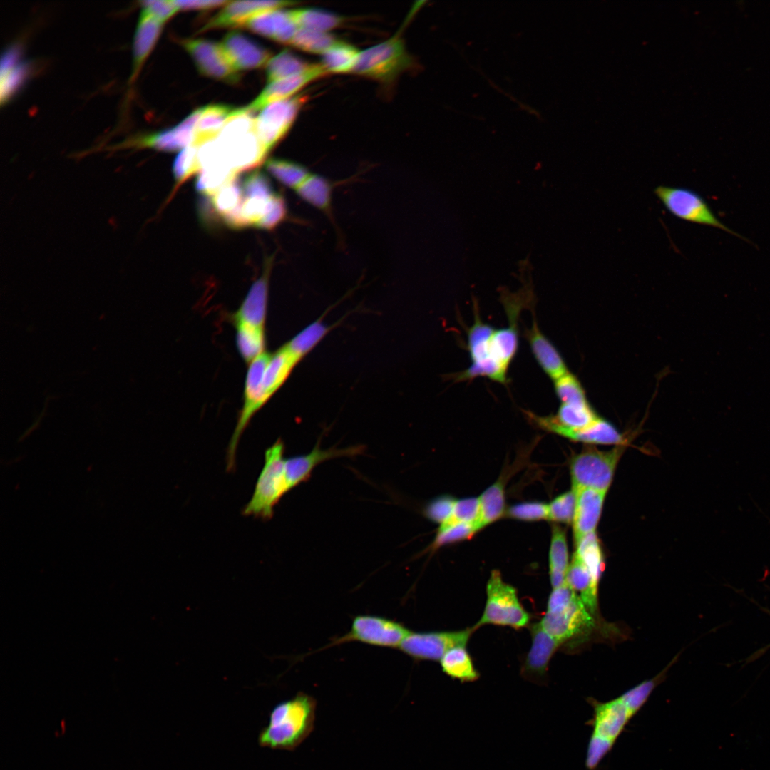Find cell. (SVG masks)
I'll use <instances>...</instances> for the list:
<instances>
[{
  "label": "cell",
  "instance_id": "cell-41",
  "mask_svg": "<svg viewBox=\"0 0 770 770\" xmlns=\"http://www.w3.org/2000/svg\"><path fill=\"white\" fill-rule=\"evenodd\" d=\"M329 327L317 321L308 325L284 346L299 361L307 355L328 332Z\"/></svg>",
  "mask_w": 770,
  "mask_h": 770
},
{
  "label": "cell",
  "instance_id": "cell-18",
  "mask_svg": "<svg viewBox=\"0 0 770 770\" xmlns=\"http://www.w3.org/2000/svg\"><path fill=\"white\" fill-rule=\"evenodd\" d=\"M271 262L268 260L263 274L252 284L238 309L230 315L235 327L265 329Z\"/></svg>",
  "mask_w": 770,
  "mask_h": 770
},
{
  "label": "cell",
  "instance_id": "cell-19",
  "mask_svg": "<svg viewBox=\"0 0 770 770\" xmlns=\"http://www.w3.org/2000/svg\"><path fill=\"white\" fill-rule=\"evenodd\" d=\"M296 4L295 1H229L220 12L201 28L200 31L213 29L242 27L247 20L258 14Z\"/></svg>",
  "mask_w": 770,
  "mask_h": 770
},
{
  "label": "cell",
  "instance_id": "cell-39",
  "mask_svg": "<svg viewBox=\"0 0 770 770\" xmlns=\"http://www.w3.org/2000/svg\"><path fill=\"white\" fill-rule=\"evenodd\" d=\"M310 66L289 50H284L269 61L266 72L267 80L272 83L285 79L304 72Z\"/></svg>",
  "mask_w": 770,
  "mask_h": 770
},
{
  "label": "cell",
  "instance_id": "cell-51",
  "mask_svg": "<svg viewBox=\"0 0 770 770\" xmlns=\"http://www.w3.org/2000/svg\"><path fill=\"white\" fill-rule=\"evenodd\" d=\"M576 496L571 490L555 498L548 505V520L569 523L573 521Z\"/></svg>",
  "mask_w": 770,
  "mask_h": 770
},
{
  "label": "cell",
  "instance_id": "cell-54",
  "mask_svg": "<svg viewBox=\"0 0 770 770\" xmlns=\"http://www.w3.org/2000/svg\"><path fill=\"white\" fill-rule=\"evenodd\" d=\"M456 500L450 496H440L426 505L424 515L430 520L440 525L451 516Z\"/></svg>",
  "mask_w": 770,
  "mask_h": 770
},
{
  "label": "cell",
  "instance_id": "cell-9",
  "mask_svg": "<svg viewBox=\"0 0 770 770\" xmlns=\"http://www.w3.org/2000/svg\"><path fill=\"white\" fill-rule=\"evenodd\" d=\"M271 355V353L266 351L248 364L243 404L227 448V468L228 471L233 470L235 467L236 451L241 436L253 416L264 406L262 382Z\"/></svg>",
  "mask_w": 770,
  "mask_h": 770
},
{
  "label": "cell",
  "instance_id": "cell-6",
  "mask_svg": "<svg viewBox=\"0 0 770 770\" xmlns=\"http://www.w3.org/2000/svg\"><path fill=\"white\" fill-rule=\"evenodd\" d=\"M623 450L622 446L608 451L587 448L574 456L570 463L572 490L590 488L607 492Z\"/></svg>",
  "mask_w": 770,
  "mask_h": 770
},
{
  "label": "cell",
  "instance_id": "cell-31",
  "mask_svg": "<svg viewBox=\"0 0 770 770\" xmlns=\"http://www.w3.org/2000/svg\"><path fill=\"white\" fill-rule=\"evenodd\" d=\"M568 552L565 531L555 525L549 551V575L553 588L565 582L568 568Z\"/></svg>",
  "mask_w": 770,
  "mask_h": 770
},
{
  "label": "cell",
  "instance_id": "cell-40",
  "mask_svg": "<svg viewBox=\"0 0 770 770\" xmlns=\"http://www.w3.org/2000/svg\"><path fill=\"white\" fill-rule=\"evenodd\" d=\"M265 168L280 183L294 190L310 174L304 165L283 159L270 158L265 163Z\"/></svg>",
  "mask_w": 770,
  "mask_h": 770
},
{
  "label": "cell",
  "instance_id": "cell-56",
  "mask_svg": "<svg viewBox=\"0 0 770 770\" xmlns=\"http://www.w3.org/2000/svg\"><path fill=\"white\" fill-rule=\"evenodd\" d=\"M141 11L151 16L164 24L179 11L173 1H141Z\"/></svg>",
  "mask_w": 770,
  "mask_h": 770
},
{
  "label": "cell",
  "instance_id": "cell-29",
  "mask_svg": "<svg viewBox=\"0 0 770 770\" xmlns=\"http://www.w3.org/2000/svg\"><path fill=\"white\" fill-rule=\"evenodd\" d=\"M236 110L225 104H212L203 107L195 126L192 145L200 147L217 138Z\"/></svg>",
  "mask_w": 770,
  "mask_h": 770
},
{
  "label": "cell",
  "instance_id": "cell-8",
  "mask_svg": "<svg viewBox=\"0 0 770 770\" xmlns=\"http://www.w3.org/2000/svg\"><path fill=\"white\" fill-rule=\"evenodd\" d=\"M475 308L474 322L468 330V349L472 364L467 369L460 372L456 376V380L465 381L484 376L505 384L508 370L495 361L490 352L489 342L494 329L482 322L476 306Z\"/></svg>",
  "mask_w": 770,
  "mask_h": 770
},
{
  "label": "cell",
  "instance_id": "cell-46",
  "mask_svg": "<svg viewBox=\"0 0 770 770\" xmlns=\"http://www.w3.org/2000/svg\"><path fill=\"white\" fill-rule=\"evenodd\" d=\"M198 148L190 145L183 149L175 158L172 168L175 180L174 190L195 173L200 172Z\"/></svg>",
  "mask_w": 770,
  "mask_h": 770
},
{
  "label": "cell",
  "instance_id": "cell-28",
  "mask_svg": "<svg viewBox=\"0 0 770 770\" xmlns=\"http://www.w3.org/2000/svg\"><path fill=\"white\" fill-rule=\"evenodd\" d=\"M163 23L141 11L133 43V70L130 81H133L149 53L152 51L162 30Z\"/></svg>",
  "mask_w": 770,
  "mask_h": 770
},
{
  "label": "cell",
  "instance_id": "cell-13",
  "mask_svg": "<svg viewBox=\"0 0 770 770\" xmlns=\"http://www.w3.org/2000/svg\"><path fill=\"white\" fill-rule=\"evenodd\" d=\"M202 111V108L195 110L174 128L130 138L109 149L152 148L163 152L184 149L192 143L195 126Z\"/></svg>",
  "mask_w": 770,
  "mask_h": 770
},
{
  "label": "cell",
  "instance_id": "cell-23",
  "mask_svg": "<svg viewBox=\"0 0 770 770\" xmlns=\"http://www.w3.org/2000/svg\"><path fill=\"white\" fill-rule=\"evenodd\" d=\"M573 491L576 501L573 523L575 541L577 543L584 536L595 532L606 492L590 488Z\"/></svg>",
  "mask_w": 770,
  "mask_h": 770
},
{
  "label": "cell",
  "instance_id": "cell-33",
  "mask_svg": "<svg viewBox=\"0 0 770 770\" xmlns=\"http://www.w3.org/2000/svg\"><path fill=\"white\" fill-rule=\"evenodd\" d=\"M564 437L575 441L592 444L624 445L626 439L610 422L598 418L588 427L567 433Z\"/></svg>",
  "mask_w": 770,
  "mask_h": 770
},
{
  "label": "cell",
  "instance_id": "cell-52",
  "mask_svg": "<svg viewBox=\"0 0 770 770\" xmlns=\"http://www.w3.org/2000/svg\"><path fill=\"white\" fill-rule=\"evenodd\" d=\"M477 530L472 523H459L443 530H438L431 548L463 540L472 536Z\"/></svg>",
  "mask_w": 770,
  "mask_h": 770
},
{
  "label": "cell",
  "instance_id": "cell-50",
  "mask_svg": "<svg viewBox=\"0 0 770 770\" xmlns=\"http://www.w3.org/2000/svg\"><path fill=\"white\" fill-rule=\"evenodd\" d=\"M288 210L284 197L280 193L275 192L270 200L264 216L255 227L272 230L286 220Z\"/></svg>",
  "mask_w": 770,
  "mask_h": 770
},
{
  "label": "cell",
  "instance_id": "cell-35",
  "mask_svg": "<svg viewBox=\"0 0 770 770\" xmlns=\"http://www.w3.org/2000/svg\"><path fill=\"white\" fill-rule=\"evenodd\" d=\"M479 515L476 523L477 530L494 522L504 512V489L500 481L488 487L479 497Z\"/></svg>",
  "mask_w": 770,
  "mask_h": 770
},
{
  "label": "cell",
  "instance_id": "cell-30",
  "mask_svg": "<svg viewBox=\"0 0 770 770\" xmlns=\"http://www.w3.org/2000/svg\"><path fill=\"white\" fill-rule=\"evenodd\" d=\"M565 582L577 593L579 592L582 602L592 614L597 610L598 585L594 581L587 566L574 553L569 564Z\"/></svg>",
  "mask_w": 770,
  "mask_h": 770
},
{
  "label": "cell",
  "instance_id": "cell-25",
  "mask_svg": "<svg viewBox=\"0 0 770 770\" xmlns=\"http://www.w3.org/2000/svg\"><path fill=\"white\" fill-rule=\"evenodd\" d=\"M526 337L537 362L550 378L555 380L568 372L561 355L540 330L535 319L531 328L526 331Z\"/></svg>",
  "mask_w": 770,
  "mask_h": 770
},
{
  "label": "cell",
  "instance_id": "cell-17",
  "mask_svg": "<svg viewBox=\"0 0 770 770\" xmlns=\"http://www.w3.org/2000/svg\"><path fill=\"white\" fill-rule=\"evenodd\" d=\"M363 451L364 448L361 446L322 449L317 443L307 454L286 458L284 473L288 491L307 480L314 468L319 463L334 458L357 456Z\"/></svg>",
  "mask_w": 770,
  "mask_h": 770
},
{
  "label": "cell",
  "instance_id": "cell-26",
  "mask_svg": "<svg viewBox=\"0 0 770 770\" xmlns=\"http://www.w3.org/2000/svg\"><path fill=\"white\" fill-rule=\"evenodd\" d=\"M335 183L325 177L311 173L295 189L304 202L323 212L335 227L332 201Z\"/></svg>",
  "mask_w": 770,
  "mask_h": 770
},
{
  "label": "cell",
  "instance_id": "cell-43",
  "mask_svg": "<svg viewBox=\"0 0 770 770\" xmlns=\"http://www.w3.org/2000/svg\"><path fill=\"white\" fill-rule=\"evenodd\" d=\"M575 553L585 563L597 585L604 569L603 555L595 532L590 533L575 543Z\"/></svg>",
  "mask_w": 770,
  "mask_h": 770
},
{
  "label": "cell",
  "instance_id": "cell-57",
  "mask_svg": "<svg viewBox=\"0 0 770 770\" xmlns=\"http://www.w3.org/2000/svg\"><path fill=\"white\" fill-rule=\"evenodd\" d=\"M178 10H209L219 6H224L229 1L220 0H188L173 1Z\"/></svg>",
  "mask_w": 770,
  "mask_h": 770
},
{
  "label": "cell",
  "instance_id": "cell-38",
  "mask_svg": "<svg viewBox=\"0 0 770 770\" xmlns=\"http://www.w3.org/2000/svg\"><path fill=\"white\" fill-rule=\"evenodd\" d=\"M236 346L242 359L249 364L264 353L266 347L265 329L237 326Z\"/></svg>",
  "mask_w": 770,
  "mask_h": 770
},
{
  "label": "cell",
  "instance_id": "cell-24",
  "mask_svg": "<svg viewBox=\"0 0 770 770\" xmlns=\"http://www.w3.org/2000/svg\"><path fill=\"white\" fill-rule=\"evenodd\" d=\"M531 647L525 659L522 673L530 679H542L546 674L549 662L561 644L548 633L540 623L530 627Z\"/></svg>",
  "mask_w": 770,
  "mask_h": 770
},
{
  "label": "cell",
  "instance_id": "cell-21",
  "mask_svg": "<svg viewBox=\"0 0 770 770\" xmlns=\"http://www.w3.org/2000/svg\"><path fill=\"white\" fill-rule=\"evenodd\" d=\"M220 45L238 71L261 68L271 59L268 50L240 32L227 34Z\"/></svg>",
  "mask_w": 770,
  "mask_h": 770
},
{
  "label": "cell",
  "instance_id": "cell-16",
  "mask_svg": "<svg viewBox=\"0 0 770 770\" xmlns=\"http://www.w3.org/2000/svg\"><path fill=\"white\" fill-rule=\"evenodd\" d=\"M215 139L225 160L237 173L260 164L267 154L255 128L237 133H220Z\"/></svg>",
  "mask_w": 770,
  "mask_h": 770
},
{
  "label": "cell",
  "instance_id": "cell-44",
  "mask_svg": "<svg viewBox=\"0 0 770 770\" xmlns=\"http://www.w3.org/2000/svg\"><path fill=\"white\" fill-rule=\"evenodd\" d=\"M339 41L328 32L299 28L290 44L307 53L323 55Z\"/></svg>",
  "mask_w": 770,
  "mask_h": 770
},
{
  "label": "cell",
  "instance_id": "cell-37",
  "mask_svg": "<svg viewBox=\"0 0 770 770\" xmlns=\"http://www.w3.org/2000/svg\"><path fill=\"white\" fill-rule=\"evenodd\" d=\"M359 53L354 46L339 41L322 55L321 64L328 73L352 72Z\"/></svg>",
  "mask_w": 770,
  "mask_h": 770
},
{
  "label": "cell",
  "instance_id": "cell-55",
  "mask_svg": "<svg viewBox=\"0 0 770 770\" xmlns=\"http://www.w3.org/2000/svg\"><path fill=\"white\" fill-rule=\"evenodd\" d=\"M657 677L645 680L621 695L633 709L638 712L657 686Z\"/></svg>",
  "mask_w": 770,
  "mask_h": 770
},
{
  "label": "cell",
  "instance_id": "cell-47",
  "mask_svg": "<svg viewBox=\"0 0 770 770\" xmlns=\"http://www.w3.org/2000/svg\"><path fill=\"white\" fill-rule=\"evenodd\" d=\"M554 388L562 404H588L581 384L576 376L569 371L554 380Z\"/></svg>",
  "mask_w": 770,
  "mask_h": 770
},
{
  "label": "cell",
  "instance_id": "cell-12",
  "mask_svg": "<svg viewBox=\"0 0 770 770\" xmlns=\"http://www.w3.org/2000/svg\"><path fill=\"white\" fill-rule=\"evenodd\" d=\"M475 628L457 631L412 632L399 646L404 654L416 660H441L450 649L466 646Z\"/></svg>",
  "mask_w": 770,
  "mask_h": 770
},
{
  "label": "cell",
  "instance_id": "cell-4",
  "mask_svg": "<svg viewBox=\"0 0 770 770\" xmlns=\"http://www.w3.org/2000/svg\"><path fill=\"white\" fill-rule=\"evenodd\" d=\"M411 64L412 59L398 32L387 40L360 51L352 72L389 83Z\"/></svg>",
  "mask_w": 770,
  "mask_h": 770
},
{
  "label": "cell",
  "instance_id": "cell-2",
  "mask_svg": "<svg viewBox=\"0 0 770 770\" xmlns=\"http://www.w3.org/2000/svg\"><path fill=\"white\" fill-rule=\"evenodd\" d=\"M592 733L585 759L588 770H595L611 751L631 719L637 714L622 697L606 702L592 701Z\"/></svg>",
  "mask_w": 770,
  "mask_h": 770
},
{
  "label": "cell",
  "instance_id": "cell-1",
  "mask_svg": "<svg viewBox=\"0 0 770 770\" xmlns=\"http://www.w3.org/2000/svg\"><path fill=\"white\" fill-rule=\"evenodd\" d=\"M317 702L304 692L277 704L268 725L259 734L258 744L272 749L294 751L314 728Z\"/></svg>",
  "mask_w": 770,
  "mask_h": 770
},
{
  "label": "cell",
  "instance_id": "cell-15",
  "mask_svg": "<svg viewBox=\"0 0 770 770\" xmlns=\"http://www.w3.org/2000/svg\"><path fill=\"white\" fill-rule=\"evenodd\" d=\"M182 44L202 74L228 83H235L240 80L239 71L232 66L220 43L205 39H187Z\"/></svg>",
  "mask_w": 770,
  "mask_h": 770
},
{
  "label": "cell",
  "instance_id": "cell-53",
  "mask_svg": "<svg viewBox=\"0 0 770 770\" xmlns=\"http://www.w3.org/2000/svg\"><path fill=\"white\" fill-rule=\"evenodd\" d=\"M507 513L513 518L523 520L548 519V505L539 502L523 503L511 506Z\"/></svg>",
  "mask_w": 770,
  "mask_h": 770
},
{
  "label": "cell",
  "instance_id": "cell-45",
  "mask_svg": "<svg viewBox=\"0 0 770 770\" xmlns=\"http://www.w3.org/2000/svg\"><path fill=\"white\" fill-rule=\"evenodd\" d=\"M236 175L237 173L229 167L202 169L197 173L195 188L200 194L211 197Z\"/></svg>",
  "mask_w": 770,
  "mask_h": 770
},
{
  "label": "cell",
  "instance_id": "cell-22",
  "mask_svg": "<svg viewBox=\"0 0 770 770\" xmlns=\"http://www.w3.org/2000/svg\"><path fill=\"white\" fill-rule=\"evenodd\" d=\"M242 27L281 43L290 44L299 26L290 11L280 9L258 14L247 20Z\"/></svg>",
  "mask_w": 770,
  "mask_h": 770
},
{
  "label": "cell",
  "instance_id": "cell-10",
  "mask_svg": "<svg viewBox=\"0 0 770 770\" xmlns=\"http://www.w3.org/2000/svg\"><path fill=\"white\" fill-rule=\"evenodd\" d=\"M410 632L396 621L376 615H361L353 619L351 629L346 634L333 640L327 647L356 641L378 647H399Z\"/></svg>",
  "mask_w": 770,
  "mask_h": 770
},
{
  "label": "cell",
  "instance_id": "cell-32",
  "mask_svg": "<svg viewBox=\"0 0 770 770\" xmlns=\"http://www.w3.org/2000/svg\"><path fill=\"white\" fill-rule=\"evenodd\" d=\"M491 356L508 370L518 347V322H508V326L494 330L489 342Z\"/></svg>",
  "mask_w": 770,
  "mask_h": 770
},
{
  "label": "cell",
  "instance_id": "cell-14",
  "mask_svg": "<svg viewBox=\"0 0 770 770\" xmlns=\"http://www.w3.org/2000/svg\"><path fill=\"white\" fill-rule=\"evenodd\" d=\"M540 623L561 645L587 635L595 625L592 615L578 595L564 607L546 612Z\"/></svg>",
  "mask_w": 770,
  "mask_h": 770
},
{
  "label": "cell",
  "instance_id": "cell-27",
  "mask_svg": "<svg viewBox=\"0 0 770 770\" xmlns=\"http://www.w3.org/2000/svg\"><path fill=\"white\" fill-rule=\"evenodd\" d=\"M299 361L284 345L272 354L262 382L264 405L282 386Z\"/></svg>",
  "mask_w": 770,
  "mask_h": 770
},
{
  "label": "cell",
  "instance_id": "cell-49",
  "mask_svg": "<svg viewBox=\"0 0 770 770\" xmlns=\"http://www.w3.org/2000/svg\"><path fill=\"white\" fill-rule=\"evenodd\" d=\"M243 198L261 197L270 198L275 192L269 178L262 171L255 170L241 180Z\"/></svg>",
  "mask_w": 770,
  "mask_h": 770
},
{
  "label": "cell",
  "instance_id": "cell-7",
  "mask_svg": "<svg viewBox=\"0 0 770 770\" xmlns=\"http://www.w3.org/2000/svg\"><path fill=\"white\" fill-rule=\"evenodd\" d=\"M654 192L667 210L687 222L714 227L746 240L717 218L704 199L691 189L667 185L657 186Z\"/></svg>",
  "mask_w": 770,
  "mask_h": 770
},
{
  "label": "cell",
  "instance_id": "cell-42",
  "mask_svg": "<svg viewBox=\"0 0 770 770\" xmlns=\"http://www.w3.org/2000/svg\"><path fill=\"white\" fill-rule=\"evenodd\" d=\"M211 197L214 211L223 220L240 206L242 200L241 180L236 175Z\"/></svg>",
  "mask_w": 770,
  "mask_h": 770
},
{
  "label": "cell",
  "instance_id": "cell-34",
  "mask_svg": "<svg viewBox=\"0 0 770 770\" xmlns=\"http://www.w3.org/2000/svg\"><path fill=\"white\" fill-rule=\"evenodd\" d=\"M443 671L452 678L461 682H472L478 678L470 654L465 646L448 650L440 660Z\"/></svg>",
  "mask_w": 770,
  "mask_h": 770
},
{
  "label": "cell",
  "instance_id": "cell-48",
  "mask_svg": "<svg viewBox=\"0 0 770 770\" xmlns=\"http://www.w3.org/2000/svg\"><path fill=\"white\" fill-rule=\"evenodd\" d=\"M478 515V498H468L456 500L451 516L440 525L438 530H443L459 523H472L476 527Z\"/></svg>",
  "mask_w": 770,
  "mask_h": 770
},
{
  "label": "cell",
  "instance_id": "cell-20",
  "mask_svg": "<svg viewBox=\"0 0 770 770\" xmlns=\"http://www.w3.org/2000/svg\"><path fill=\"white\" fill-rule=\"evenodd\" d=\"M327 73L321 63H312L306 71L299 74L270 83L246 108L250 112L254 113L262 110L270 103L289 98L307 84Z\"/></svg>",
  "mask_w": 770,
  "mask_h": 770
},
{
  "label": "cell",
  "instance_id": "cell-3",
  "mask_svg": "<svg viewBox=\"0 0 770 770\" xmlns=\"http://www.w3.org/2000/svg\"><path fill=\"white\" fill-rule=\"evenodd\" d=\"M284 445L278 439L265 452L264 466L257 480L250 500L242 514L264 520L270 519L274 508L288 491L284 473Z\"/></svg>",
  "mask_w": 770,
  "mask_h": 770
},
{
  "label": "cell",
  "instance_id": "cell-11",
  "mask_svg": "<svg viewBox=\"0 0 770 770\" xmlns=\"http://www.w3.org/2000/svg\"><path fill=\"white\" fill-rule=\"evenodd\" d=\"M306 100L299 94L273 102L255 118V133L267 153L289 131Z\"/></svg>",
  "mask_w": 770,
  "mask_h": 770
},
{
  "label": "cell",
  "instance_id": "cell-5",
  "mask_svg": "<svg viewBox=\"0 0 770 770\" xmlns=\"http://www.w3.org/2000/svg\"><path fill=\"white\" fill-rule=\"evenodd\" d=\"M530 615L520 602L515 587L505 582L498 570H493L486 585V601L483 612L473 627L484 625L525 627Z\"/></svg>",
  "mask_w": 770,
  "mask_h": 770
},
{
  "label": "cell",
  "instance_id": "cell-36",
  "mask_svg": "<svg viewBox=\"0 0 770 770\" xmlns=\"http://www.w3.org/2000/svg\"><path fill=\"white\" fill-rule=\"evenodd\" d=\"M299 28L327 32L341 26L344 19L332 12L315 8L290 10Z\"/></svg>",
  "mask_w": 770,
  "mask_h": 770
}]
</instances>
